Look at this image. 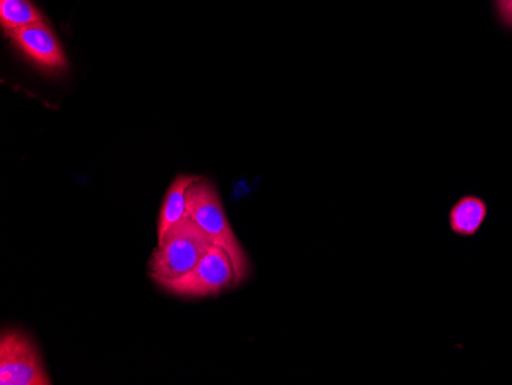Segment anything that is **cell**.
Segmentation results:
<instances>
[{"mask_svg": "<svg viewBox=\"0 0 512 385\" xmlns=\"http://www.w3.org/2000/svg\"><path fill=\"white\" fill-rule=\"evenodd\" d=\"M186 217H191L212 238L214 246L223 247L229 254L237 274V286L243 284L252 274V261L230 226L223 201L211 180L200 177L189 189Z\"/></svg>", "mask_w": 512, "mask_h": 385, "instance_id": "cell-1", "label": "cell"}, {"mask_svg": "<svg viewBox=\"0 0 512 385\" xmlns=\"http://www.w3.org/2000/svg\"><path fill=\"white\" fill-rule=\"evenodd\" d=\"M212 246V238L191 217H184L158 238L149 261V275L158 286L177 280L194 269Z\"/></svg>", "mask_w": 512, "mask_h": 385, "instance_id": "cell-2", "label": "cell"}, {"mask_svg": "<svg viewBox=\"0 0 512 385\" xmlns=\"http://www.w3.org/2000/svg\"><path fill=\"white\" fill-rule=\"evenodd\" d=\"M235 286L237 274L229 254L223 247L212 246L188 274L161 284L160 287L177 297L204 298L220 295Z\"/></svg>", "mask_w": 512, "mask_h": 385, "instance_id": "cell-3", "label": "cell"}, {"mask_svg": "<svg viewBox=\"0 0 512 385\" xmlns=\"http://www.w3.org/2000/svg\"><path fill=\"white\" fill-rule=\"evenodd\" d=\"M0 384H53L36 344L19 330H5L0 336Z\"/></svg>", "mask_w": 512, "mask_h": 385, "instance_id": "cell-4", "label": "cell"}, {"mask_svg": "<svg viewBox=\"0 0 512 385\" xmlns=\"http://www.w3.org/2000/svg\"><path fill=\"white\" fill-rule=\"evenodd\" d=\"M16 50L43 73L62 74L69 68L62 43L45 20L8 34Z\"/></svg>", "mask_w": 512, "mask_h": 385, "instance_id": "cell-5", "label": "cell"}, {"mask_svg": "<svg viewBox=\"0 0 512 385\" xmlns=\"http://www.w3.org/2000/svg\"><path fill=\"white\" fill-rule=\"evenodd\" d=\"M198 178L200 177L180 174L172 181L168 192H166L163 206H161L160 218H158L157 224V240L188 215L189 189L192 188Z\"/></svg>", "mask_w": 512, "mask_h": 385, "instance_id": "cell-6", "label": "cell"}, {"mask_svg": "<svg viewBox=\"0 0 512 385\" xmlns=\"http://www.w3.org/2000/svg\"><path fill=\"white\" fill-rule=\"evenodd\" d=\"M488 218V205L477 195H465L448 215L451 232L459 237H474Z\"/></svg>", "mask_w": 512, "mask_h": 385, "instance_id": "cell-7", "label": "cell"}, {"mask_svg": "<svg viewBox=\"0 0 512 385\" xmlns=\"http://www.w3.org/2000/svg\"><path fill=\"white\" fill-rule=\"evenodd\" d=\"M43 20L45 19L42 14L30 0H0V24L7 36L13 31L39 24Z\"/></svg>", "mask_w": 512, "mask_h": 385, "instance_id": "cell-8", "label": "cell"}, {"mask_svg": "<svg viewBox=\"0 0 512 385\" xmlns=\"http://www.w3.org/2000/svg\"><path fill=\"white\" fill-rule=\"evenodd\" d=\"M496 8L503 24L512 28V0H496Z\"/></svg>", "mask_w": 512, "mask_h": 385, "instance_id": "cell-9", "label": "cell"}]
</instances>
